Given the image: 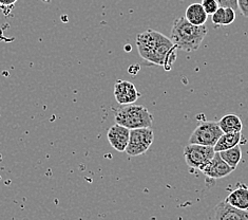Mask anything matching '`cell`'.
Returning a JSON list of instances; mask_svg holds the SVG:
<instances>
[{
  "label": "cell",
  "instance_id": "obj_4",
  "mask_svg": "<svg viewBox=\"0 0 248 220\" xmlns=\"http://www.w3.org/2000/svg\"><path fill=\"white\" fill-rule=\"evenodd\" d=\"M153 140H155V133L151 127L130 129V138L126 152L131 157L144 154L152 145Z\"/></svg>",
  "mask_w": 248,
  "mask_h": 220
},
{
  "label": "cell",
  "instance_id": "obj_2",
  "mask_svg": "<svg viewBox=\"0 0 248 220\" xmlns=\"http://www.w3.org/2000/svg\"><path fill=\"white\" fill-rule=\"evenodd\" d=\"M207 32L206 26H194L185 17H178L172 23L170 39L176 48L185 52H193L200 48Z\"/></svg>",
  "mask_w": 248,
  "mask_h": 220
},
{
  "label": "cell",
  "instance_id": "obj_9",
  "mask_svg": "<svg viewBox=\"0 0 248 220\" xmlns=\"http://www.w3.org/2000/svg\"><path fill=\"white\" fill-rule=\"evenodd\" d=\"M107 138L110 145L115 151L120 152H126L130 138V129L125 126H122L120 124H114L108 130Z\"/></svg>",
  "mask_w": 248,
  "mask_h": 220
},
{
  "label": "cell",
  "instance_id": "obj_14",
  "mask_svg": "<svg viewBox=\"0 0 248 220\" xmlns=\"http://www.w3.org/2000/svg\"><path fill=\"white\" fill-rule=\"evenodd\" d=\"M217 123L224 134L240 133L242 132V129H243V123H242V120L240 117L235 115L224 116Z\"/></svg>",
  "mask_w": 248,
  "mask_h": 220
},
{
  "label": "cell",
  "instance_id": "obj_15",
  "mask_svg": "<svg viewBox=\"0 0 248 220\" xmlns=\"http://www.w3.org/2000/svg\"><path fill=\"white\" fill-rule=\"evenodd\" d=\"M211 16V20L216 26H229L235 19V11L232 8L220 7Z\"/></svg>",
  "mask_w": 248,
  "mask_h": 220
},
{
  "label": "cell",
  "instance_id": "obj_5",
  "mask_svg": "<svg viewBox=\"0 0 248 220\" xmlns=\"http://www.w3.org/2000/svg\"><path fill=\"white\" fill-rule=\"evenodd\" d=\"M224 133L217 122L207 121L201 123L199 126L193 130L188 143L200 144L205 146H214L217 144V140L221 138Z\"/></svg>",
  "mask_w": 248,
  "mask_h": 220
},
{
  "label": "cell",
  "instance_id": "obj_13",
  "mask_svg": "<svg viewBox=\"0 0 248 220\" xmlns=\"http://www.w3.org/2000/svg\"><path fill=\"white\" fill-rule=\"evenodd\" d=\"M242 132L240 133H228L223 134L221 138L217 140V144L215 145V152H220L226 150H230L237 145H240L242 143Z\"/></svg>",
  "mask_w": 248,
  "mask_h": 220
},
{
  "label": "cell",
  "instance_id": "obj_17",
  "mask_svg": "<svg viewBox=\"0 0 248 220\" xmlns=\"http://www.w3.org/2000/svg\"><path fill=\"white\" fill-rule=\"evenodd\" d=\"M201 4L203 5L204 10L208 15H212L218 8H220V4H218L217 0H202Z\"/></svg>",
  "mask_w": 248,
  "mask_h": 220
},
{
  "label": "cell",
  "instance_id": "obj_12",
  "mask_svg": "<svg viewBox=\"0 0 248 220\" xmlns=\"http://www.w3.org/2000/svg\"><path fill=\"white\" fill-rule=\"evenodd\" d=\"M185 18L194 26H204L208 19V14L202 4L192 3L186 10Z\"/></svg>",
  "mask_w": 248,
  "mask_h": 220
},
{
  "label": "cell",
  "instance_id": "obj_3",
  "mask_svg": "<svg viewBox=\"0 0 248 220\" xmlns=\"http://www.w3.org/2000/svg\"><path fill=\"white\" fill-rule=\"evenodd\" d=\"M115 123L129 129L152 127L153 117L141 105H124L115 115Z\"/></svg>",
  "mask_w": 248,
  "mask_h": 220
},
{
  "label": "cell",
  "instance_id": "obj_20",
  "mask_svg": "<svg viewBox=\"0 0 248 220\" xmlns=\"http://www.w3.org/2000/svg\"><path fill=\"white\" fill-rule=\"evenodd\" d=\"M18 0H0V5L1 7H12L14 5Z\"/></svg>",
  "mask_w": 248,
  "mask_h": 220
},
{
  "label": "cell",
  "instance_id": "obj_8",
  "mask_svg": "<svg viewBox=\"0 0 248 220\" xmlns=\"http://www.w3.org/2000/svg\"><path fill=\"white\" fill-rule=\"evenodd\" d=\"M140 97L138 89L128 81H119L114 85V98L120 105H130L137 102Z\"/></svg>",
  "mask_w": 248,
  "mask_h": 220
},
{
  "label": "cell",
  "instance_id": "obj_6",
  "mask_svg": "<svg viewBox=\"0 0 248 220\" xmlns=\"http://www.w3.org/2000/svg\"><path fill=\"white\" fill-rule=\"evenodd\" d=\"M214 146H205L200 144L188 143L184 148V157L186 164L191 169L201 170L215 156Z\"/></svg>",
  "mask_w": 248,
  "mask_h": 220
},
{
  "label": "cell",
  "instance_id": "obj_19",
  "mask_svg": "<svg viewBox=\"0 0 248 220\" xmlns=\"http://www.w3.org/2000/svg\"><path fill=\"white\" fill-rule=\"evenodd\" d=\"M238 7L242 15L248 18V0H238Z\"/></svg>",
  "mask_w": 248,
  "mask_h": 220
},
{
  "label": "cell",
  "instance_id": "obj_18",
  "mask_svg": "<svg viewBox=\"0 0 248 220\" xmlns=\"http://www.w3.org/2000/svg\"><path fill=\"white\" fill-rule=\"evenodd\" d=\"M218 4L220 7H224V8H232L234 11L238 10V0H217Z\"/></svg>",
  "mask_w": 248,
  "mask_h": 220
},
{
  "label": "cell",
  "instance_id": "obj_10",
  "mask_svg": "<svg viewBox=\"0 0 248 220\" xmlns=\"http://www.w3.org/2000/svg\"><path fill=\"white\" fill-rule=\"evenodd\" d=\"M212 220H248V212L239 210L223 200L215 207Z\"/></svg>",
  "mask_w": 248,
  "mask_h": 220
},
{
  "label": "cell",
  "instance_id": "obj_16",
  "mask_svg": "<svg viewBox=\"0 0 248 220\" xmlns=\"http://www.w3.org/2000/svg\"><path fill=\"white\" fill-rule=\"evenodd\" d=\"M218 153H220V156L224 161H225L228 165L232 166L233 169H237L238 164L242 160V150L240 145L230 148V150L220 152Z\"/></svg>",
  "mask_w": 248,
  "mask_h": 220
},
{
  "label": "cell",
  "instance_id": "obj_7",
  "mask_svg": "<svg viewBox=\"0 0 248 220\" xmlns=\"http://www.w3.org/2000/svg\"><path fill=\"white\" fill-rule=\"evenodd\" d=\"M233 170L234 169L232 168V166L228 165L221 158L220 153L218 152H216L214 158H212L207 164L201 169V171H202L206 177L212 180H217V179H222V178H225L228 175L232 174Z\"/></svg>",
  "mask_w": 248,
  "mask_h": 220
},
{
  "label": "cell",
  "instance_id": "obj_1",
  "mask_svg": "<svg viewBox=\"0 0 248 220\" xmlns=\"http://www.w3.org/2000/svg\"><path fill=\"white\" fill-rule=\"evenodd\" d=\"M137 47L144 61L170 70L176 59V46L169 37L155 30L138 34Z\"/></svg>",
  "mask_w": 248,
  "mask_h": 220
},
{
  "label": "cell",
  "instance_id": "obj_11",
  "mask_svg": "<svg viewBox=\"0 0 248 220\" xmlns=\"http://www.w3.org/2000/svg\"><path fill=\"white\" fill-rule=\"evenodd\" d=\"M225 200L230 205L248 212V187L243 183L238 184V186L229 193Z\"/></svg>",
  "mask_w": 248,
  "mask_h": 220
}]
</instances>
